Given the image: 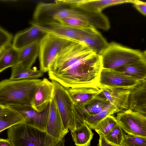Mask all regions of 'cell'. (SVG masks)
Masks as SVG:
<instances>
[{
  "mask_svg": "<svg viewBox=\"0 0 146 146\" xmlns=\"http://www.w3.org/2000/svg\"><path fill=\"white\" fill-rule=\"evenodd\" d=\"M109 103L102 92L84 106L74 104L76 128L82 125L86 119L99 113Z\"/></svg>",
  "mask_w": 146,
  "mask_h": 146,
  "instance_id": "obj_12",
  "label": "cell"
},
{
  "mask_svg": "<svg viewBox=\"0 0 146 146\" xmlns=\"http://www.w3.org/2000/svg\"><path fill=\"white\" fill-rule=\"evenodd\" d=\"M34 25L47 34H50L72 41L77 42L80 38L86 35L95 28L92 26L84 28H77L62 24L57 21L40 22L32 21Z\"/></svg>",
  "mask_w": 146,
  "mask_h": 146,
  "instance_id": "obj_8",
  "label": "cell"
},
{
  "mask_svg": "<svg viewBox=\"0 0 146 146\" xmlns=\"http://www.w3.org/2000/svg\"><path fill=\"white\" fill-rule=\"evenodd\" d=\"M54 87L52 81L46 78L41 79L35 89L31 107L38 112L44 110L53 98Z\"/></svg>",
  "mask_w": 146,
  "mask_h": 146,
  "instance_id": "obj_14",
  "label": "cell"
},
{
  "mask_svg": "<svg viewBox=\"0 0 146 146\" xmlns=\"http://www.w3.org/2000/svg\"><path fill=\"white\" fill-rule=\"evenodd\" d=\"M3 108V107L0 106V113Z\"/></svg>",
  "mask_w": 146,
  "mask_h": 146,
  "instance_id": "obj_37",
  "label": "cell"
},
{
  "mask_svg": "<svg viewBox=\"0 0 146 146\" xmlns=\"http://www.w3.org/2000/svg\"><path fill=\"white\" fill-rule=\"evenodd\" d=\"M47 33L34 25L17 33L13 38L12 46L19 50L36 42L40 41Z\"/></svg>",
  "mask_w": 146,
  "mask_h": 146,
  "instance_id": "obj_17",
  "label": "cell"
},
{
  "mask_svg": "<svg viewBox=\"0 0 146 146\" xmlns=\"http://www.w3.org/2000/svg\"></svg>",
  "mask_w": 146,
  "mask_h": 146,
  "instance_id": "obj_38",
  "label": "cell"
},
{
  "mask_svg": "<svg viewBox=\"0 0 146 146\" xmlns=\"http://www.w3.org/2000/svg\"><path fill=\"white\" fill-rule=\"evenodd\" d=\"M142 81L113 69H102L99 83L101 85L131 90Z\"/></svg>",
  "mask_w": 146,
  "mask_h": 146,
  "instance_id": "obj_11",
  "label": "cell"
},
{
  "mask_svg": "<svg viewBox=\"0 0 146 146\" xmlns=\"http://www.w3.org/2000/svg\"><path fill=\"white\" fill-rule=\"evenodd\" d=\"M36 42L19 50V63L27 68H31L38 56L39 43Z\"/></svg>",
  "mask_w": 146,
  "mask_h": 146,
  "instance_id": "obj_22",
  "label": "cell"
},
{
  "mask_svg": "<svg viewBox=\"0 0 146 146\" xmlns=\"http://www.w3.org/2000/svg\"><path fill=\"white\" fill-rule=\"evenodd\" d=\"M55 21L77 28H84L91 26L86 22L76 18H59L56 19Z\"/></svg>",
  "mask_w": 146,
  "mask_h": 146,
  "instance_id": "obj_31",
  "label": "cell"
},
{
  "mask_svg": "<svg viewBox=\"0 0 146 146\" xmlns=\"http://www.w3.org/2000/svg\"><path fill=\"white\" fill-rule=\"evenodd\" d=\"M33 18V21L40 22L55 21L59 18H76L92 25L96 22L97 17L94 12L77 10L63 4L58 0L52 3L38 4Z\"/></svg>",
  "mask_w": 146,
  "mask_h": 146,
  "instance_id": "obj_3",
  "label": "cell"
},
{
  "mask_svg": "<svg viewBox=\"0 0 146 146\" xmlns=\"http://www.w3.org/2000/svg\"><path fill=\"white\" fill-rule=\"evenodd\" d=\"M50 104V103H49ZM17 112L24 122L41 130L45 131L49 110V104L43 111L38 112L31 106L13 105L7 106Z\"/></svg>",
  "mask_w": 146,
  "mask_h": 146,
  "instance_id": "obj_13",
  "label": "cell"
},
{
  "mask_svg": "<svg viewBox=\"0 0 146 146\" xmlns=\"http://www.w3.org/2000/svg\"><path fill=\"white\" fill-rule=\"evenodd\" d=\"M102 69H114L137 60L146 58V51L130 48L115 42L108 43L99 54Z\"/></svg>",
  "mask_w": 146,
  "mask_h": 146,
  "instance_id": "obj_4",
  "label": "cell"
},
{
  "mask_svg": "<svg viewBox=\"0 0 146 146\" xmlns=\"http://www.w3.org/2000/svg\"><path fill=\"white\" fill-rule=\"evenodd\" d=\"M45 131L25 122L8 129L7 139L13 146H45ZM64 138L55 146H64Z\"/></svg>",
  "mask_w": 146,
  "mask_h": 146,
  "instance_id": "obj_5",
  "label": "cell"
},
{
  "mask_svg": "<svg viewBox=\"0 0 146 146\" xmlns=\"http://www.w3.org/2000/svg\"><path fill=\"white\" fill-rule=\"evenodd\" d=\"M92 129L84 122L80 127L71 131L75 145L76 146H90L94 134Z\"/></svg>",
  "mask_w": 146,
  "mask_h": 146,
  "instance_id": "obj_24",
  "label": "cell"
},
{
  "mask_svg": "<svg viewBox=\"0 0 146 146\" xmlns=\"http://www.w3.org/2000/svg\"><path fill=\"white\" fill-rule=\"evenodd\" d=\"M54 87L53 98L60 115L64 128L70 131L76 128L74 104L66 88L52 81Z\"/></svg>",
  "mask_w": 146,
  "mask_h": 146,
  "instance_id": "obj_7",
  "label": "cell"
},
{
  "mask_svg": "<svg viewBox=\"0 0 146 146\" xmlns=\"http://www.w3.org/2000/svg\"><path fill=\"white\" fill-rule=\"evenodd\" d=\"M98 86L110 103L119 112L128 109L131 90L100 84Z\"/></svg>",
  "mask_w": 146,
  "mask_h": 146,
  "instance_id": "obj_16",
  "label": "cell"
},
{
  "mask_svg": "<svg viewBox=\"0 0 146 146\" xmlns=\"http://www.w3.org/2000/svg\"><path fill=\"white\" fill-rule=\"evenodd\" d=\"M66 89L74 104L80 106L86 104L102 92L98 86L71 88Z\"/></svg>",
  "mask_w": 146,
  "mask_h": 146,
  "instance_id": "obj_19",
  "label": "cell"
},
{
  "mask_svg": "<svg viewBox=\"0 0 146 146\" xmlns=\"http://www.w3.org/2000/svg\"><path fill=\"white\" fill-rule=\"evenodd\" d=\"M99 135V138L98 145V146H119L110 143L105 139L103 136L100 134ZM120 146H125L123 144Z\"/></svg>",
  "mask_w": 146,
  "mask_h": 146,
  "instance_id": "obj_34",
  "label": "cell"
},
{
  "mask_svg": "<svg viewBox=\"0 0 146 146\" xmlns=\"http://www.w3.org/2000/svg\"><path fill=\"white\" fill-rule=\"evenodd\" d=\"M133 0H60L62 3L76 10L102 12L109 6L125 3H132Z\"/></svg>",
  "mask_w": 146,
  "mask_h": 146,
  "instance_id": "obj_15",
  "label": "cell"
},
{
  "mask_svg": "<svg viewBox=\"0 0 146 146\" xmlns=\"http://www.w3.org/2000/svg\"><path fill=\"white\" fill-rule=\"evenodd\" d=\"M124 135L123 130L118 123L110 133L103 137L110 143L120 146L123 144Z\"/></svg>",
  "mask_w": 146,
  "mask_h": 146,
  "instance_id": "obj_29",
  "label": "cell"
},
{
  "mask_svg": "<svg viewBox=\"0 0 146 146\" xmlns=\"http://www.w3.org/2000/svg\"><path fill=\"white\" fill-rule=\"evenodd\" d=\"M0 146H13L9 140L0 138Z\"/></svg>",
  "mask_w": 146,
  "mask_h": 146,
  "instance_id": "obj_35",
  "label": "cell"
},
{
  "mask_svg": "<svg viewBox=\"0 0 146 146\" xmlns=\"http://www.w3.org/2000/svg\"><path fill=\"white\" fill-rule=\"evenodd\" d=\"M72 41H74L47 34L39 43L38 56L40 70L43 73L48 72L61 50Z\"/></svg>",
  "mask_w": 146,
  "mask_h": 146,
  "instance_id": "obj_6",
  "label": "cell"
},
{
  "mask_svg": "<svg viewBox=\"0 0 146 146\" xmlns=\"http://www.w3.org/2000/svg\"><path fill=\"white\" fill-rule=\"evenodd\" d=\"M24 122L21 116L8 107H3L0 113V133L7 129Z\"/></svg>",
  "mask_w": 146,
  "mask_h": 146,
  "instance_id": "obj_23",
  "label": "cell"
},
{
  "mask_svg": "<svg viewBox=\"0 0 146 146\" xmlns=\"http://www.w3.org/2000/svg\"><path fill=\"white\" fill-rule=\"evenodd\" d=\"M13 39L12 35L0 26V49L11 44Z\"/></svg>",
  "mask_w": 146,
  "mask_h": 146,
  "instance_id": "obj_32",
  "label": "cell"
},
{
  "mask_svg": "<svg viewBox=\"0 0 146 146\" xmlns=\"http://www.w3.org/2000/svg\"><path fill=\"white\" fill-rule=\"evenodd\" d=\"M123 144L125 146H146V137L125 134Z\"/></svg>",
  "mask_w": 146,
  "mask_h": 146,
  "instance_id": "obj_30",
  "label": "cell"
},
{
  "mask_svg": "<svg viewBox=\"0 0 146 146\" xmlns=\"http://www.w3.org/2000/svg\"><path fill=\"white\" fill-rule=\"evenodd\" d=\"M19 50L11 44L5 48L0 57V73L19 63Z\"/></svg>",
  "mask_w": 146,
  "mask_h": 146,
  "instance_id": "obj_26",
  "label": "cell"
},
{
  "mask_svg": "<svg viewBox=\"0 0 146 146\" xmlns=\"http://www.w3.org/2000/svg\"><path fill=\"white\" fill-rule=\"evenodd\" d=\"M102 69L99 55L73 41L61 50L48 72L52 81L68 88L98 86Z\"/></svg>",
  "mask_w": 146,
  "mask_h": 146,
  "instance_id": "obj_1",
  "label": "cell"
},
{
  "mask_svg": "<svg viewBox=\"0 0 146 146\" xmlns=\"http://www.w3.org/2000/svg\"><path fill=\"white\" fill-rule=\"evenodd\" d=\"M65 129L53 98L49 104V110L46 128L45 146H55L69 132Z\"/></svg>",
  "mask_w": 146,
  "mask_h": 146,
  "instance_id": "obj_9",
  "label": "cell"
},
{
  "mask_svg": "<svg viewBox=\"0 0 146 146\" xmlns=\"http://www.w3.org/2000/svg\"><path fill=\"white\" fill-rule=\"evenodd\" d=\"M78 42L86 46L98 55L105 49L108 43L96 28L80 38Z\"/></svg>",
  "mask_w": 146,
  "mask_h": 146,
  "instance_id": "obj_20",
  "label": "cell"
},
{
  "mask_svg": "<svg viewBox=\"0 0 146 146\" xmlns=\"http://www.w3.org/2000/svg\"><path fill=\"white\" fill-rule=\"evenodd\" d=\"M128 109L146 117V79L131 90Z\"/></svg>",
  "mask_w": 146,
  "mask_h": 146,
  "instance_id": "obj_18",
  "label": "cell"
},
{
  "mask_svg": "<svg viewBox=\"0 0 146 146\" xmlns=\"http://www.w3.org/2000/svg\"><path fill=\"white\" fill-rule=\"evenodd\" d=\"M5 47L2 48L0 49V57L3 53Z\"/></svg>",
  "mask_w": 146,
  "mask_h": 146,
  "instance_id": "obj_36",
  "label": "cell"
},
{
  "mask_svg": "<svg viewBox=\"0 0 146 146\" xmlns=\"http://www.w3.org/2000/svg\"><path fill=\"white\" fill-rule=\"evenodd\" d=\"M138 10L144 16L146 15V2L133 0L132 3Z\"/></svg>",
  "mask_w": 146,
  "mask_h": 146,
  "instance_id": "obj_33",
  "label": "cell"
},
{
  "mask_svg": "<svg viewBox=\"0 0 146 146\" xmlns=\"http://www.w3.org/2000/svg\"><path fill=\"white\" fill-rule=\"evenodd\" d=\"M118 124L115 117L108 115L100 121L93 129L99 134L104 136L110 133Z\"/></svg>",
  "mask_w": 146,
  "mask_h": 146,
  "instance_id": "obj_28",
  "label": "cell"
},
{
  "mask_svg": "<svg viewBox=\"0 0 146 146\" xmlns=\"http://www.w3.org/2000/svg\"><path fill=\"white\" fill-rule=\"evenodd\" d=\"M117 113L115 117L126 133L146 137V116L129 109Z\"/></svg>",
  "mask_w": 146,
  "mask_h": 146,
  "instance_id": "obj_10",
  "label": "cell"
},
{
  "mask_svg": "<svg viewBox=\"0 0 146 146\" xmlns=\"http://www.w3.org/2000/svg\"><path fill=\"white\" fill-rule=\"evenodd\" d=\"M39 79L4 80L0 82V106H31Z\"/></svg>",
  "mask_w": 146,
  "mask_h": 146,
  "instance_id": "obj_2",
  "label": "cell"
},
{
  "mask_svg": "<svg viewBox=\"0 0 146 146\" xmlns=\"http://www.w3.org/2000/svg\"><path fill=\"white\" fill-rule=\"evenodd\" d=\"M114 70L143 81L146 79V58L132 62Z\"/></svg>",
  "mask_w": 146,
  "mask_h": 146,
  "instance_id": "obj_21",
  "label": "cell"
},
{
  "mask_svg": "<svg viewBox=\"0 0 146 146\" xmlns=\"http://www.w3.org/2000/svg\"><path fill=\"white\" fill-rule=\"evenodd\" d=\"M43 72L36 68H25L18 64L12 67L9 79L12 80L36 79L42 77Z\"/></svg>",
  "mask_w": 146,
  "mask_h": 146,
  "instance_id": "obj_25",
  "label": "cell"
},
{
  "mask_svg": "<svg viewBox=\"0 0 146 146\" xmlns=\"http://www.w3.org/2000/svg\"><path fill=\"white\" fill-rule=\"evenodd\" d=\"M112 104L110 103L98 113L84 120L86 123L92 129L102 119L108 115L119 112Z\"/></svg>",
  "mask_w": 146,
  "mask_h": 146,
  "instance_id": "obj_27",
  "label": "cell"
}]
</instances>
